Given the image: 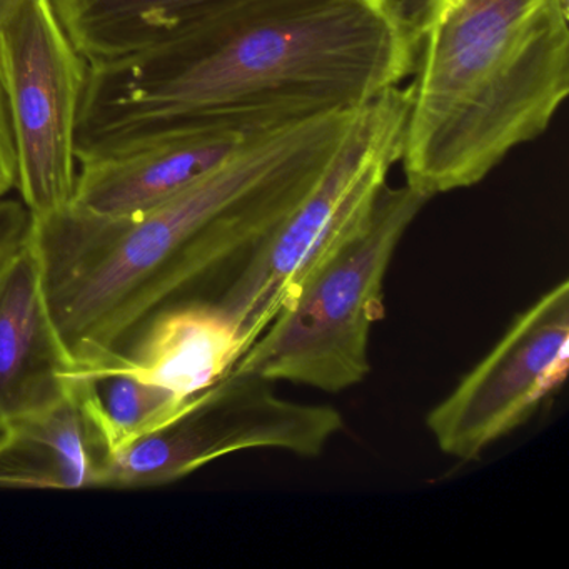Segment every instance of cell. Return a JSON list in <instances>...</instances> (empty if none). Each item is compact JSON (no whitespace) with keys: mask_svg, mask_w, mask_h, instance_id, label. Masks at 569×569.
<instances>
[{"mask_svg":"<svg viewBox=\"0 0 569 569\" xmlns=\"http://www.w3.org/2000/svg\"><path fill=\"white\" fill-rule=\"evenodd\" d=\"M18 188V142L9 99L8 61L0 34V199Z\"/></svg>","mask_w":569,"mask_h":569,"instance_id":"15","label":"cell"},{"mask_svg":"<svg viewBox=\"0 0 569 569\" xmlns=\"http://www.w3.org/2000/svg\"><path fill=\"white\" fill-rule=\"evenodd\" d=\"M28 0H0V29L4 28Z\"/></svg>","mask_w":569,"mask_h":569,"instance_id":"17","label":"cell"},{"mask_svg":"<svg viewBox=\"0 0 569 569\" xmlns=\"http://www.w3.org/2000/svg\"><path fill=\"white\" fill-rule=\"evenodd\" d=\"M412 82L399 164L428 198L485 181L569 94V0H398Z\"/></svg>","mask_w":569,"mask_h":569,"instance_id":"3","label":"cell"},{"mask_svg":"<svg viewBox=\"0 0 569 569\" xmlns=\"http://www.w3.org/2000/svg\"><path fill=\"white\" fill-rule=\"evenodd\" d=\"M18 142V191L32 218L71 204L79 112L89 64L62 28L51 0H28L0 29Z\"/></svg>","mask_w":569,"mask_h":569,"instance_id":"7","label":"cell"},{"mask_svg":"<svg viewBox=\"0 0 569 569\" xmlns=\"http://www.w3.org/2000/svg\"><path fill=\"white\" fill-rule=\"evenodd\" d=\"M224 0H51L56 16L88 64L151 48Z\"/></svg>","mask_w":569,"mask_h":569,"instance_id":"13","label":"cell"},{"mask_svg":"<svg viewBox=\"0 0 569 569\" xmlns=\"http://www.w3.org/2000/svg\"><path fill=\"white\" fill-rule=\"evenodd\" d=\"M112 456L74 378L64 401L0 435V488H106Z\"/></svg>","mask_w":569,"mask_h":569,"instance_id":"12","label":"cell"},{"mask_svg":"<svg viewBox=\"0 0 569 569\" xmlns=\"http://www.w3.org/2000/svg\"><path fill=\"white\" fill-rule=\"evenodd\" d=\"M74 378L29 238L0 262V435L64 401Z\"/></svg>","mask_w":569,"mask_h":569,"instance_id":"10","label":"cell"},{"mask_svg":"<svg viewBox=\"0 0 569 569\" xmlns=\"http://www.w3.org/2000/svg\"><path fill=\"white\" fill-rule=\"evenodd\" d=\"M76 379L114 452L164 425L188 401L116 365L81 369Z\"/></svg>","mask_w":569,"mask_h":569,"instance_id":"14","label":"cell"},{"mask_svg":"<svg viewBox=\"0 0 569 569\" xmlns=\"http://www.w3.org/2000/svg\"><path fill=\"white\" fill-rule=\"evenodd\" d=\"M268 379L232 369L192 396L154 431L112 456L106 488L142 489L171 485L234 452L274 449L318 458L345 429L338 409L289 401Z\"/></svg>","mask_w":569,"mask_h":569,"instance_id":"6","label":"cell"},{"mask_svg":"<svg viewBox=\"0 0 569 569\" xmlns=\"http://www.w3.org/2000/svg\"><path fill=\"white\" fill-rule=\"evenodd\" d=\"M356 111L256 132L142 214L101 218L68 206L32 218L49 315L76 371L121 358L162 309L241 268L315 188Z\"/></svg>","mask_w":569,"mask_h":569,"instance_id":"2","label":"cell"},{"mask_svg":"<svg viewBox=\"0 0 569 569\" xmlns=\"http://www.w3.org/2000/svg\"><path fill=\"white\" fill-rule=\"evenodd\" d=\"M246 349L226 309L216 299L196 298L162 309L109 365L189 399L228 376Z\"/></svg>","mask_w":569,"mask_h":569,"instance_id":"11","label":"cell"},{"mask_svg":"<svg viewBox=\"0 0 569 569\" xmlns=\"http://www.w3.org/2000/svg\"><path fill=\"white\" fill-rule=\"evenodd\" d=\"M256 132L222 122H176L78 148L69 206L101 218L142 214L214 171Z\"/></svg>","mask_w":569,"mask_h":569,"instance_id":"9","label":"cell"},{"mask_svg":"<svg viewBox=\"0 0 569 569\" xmlns=\"http://www.w3.org/2000/svg\"><path fill=\"white\" fill-rule=\"evenodd\" d=\"M408 111V86L388 89L359 108L315 188L216 298L248 348L299 288L365 228L401 159Z\"/></svg>","mask_w":569,"mask_h":569,"instance_id":"5","label":"cell"},{"mask_svg":"<svg viewBox=\"0 0 569 569\" xmlns=\"http://www.w3.org/2000/svg\"><path fill=\"white\" fill-rule=\"evenodd\" d=\"M411 72L398 0H224L151 48L89 64L76 149L176 122L266 131L355 111Z\"/></svg>","mask_w":569,"mask_h":569,"instance_id":"1","label":"cell"},{"mask_svg":"<svg viewBox=\"0 0 569 569\" xmlns=\"http://www.w3.org/2000/svg\"><path fill=\"white\" fill-rule=\"evenodd\" d=\"M32 222L31 211L21 199H0V262L29 241Z\"/></svg>","mask_w":569,"mask_h":569,"instance_id":"16","label":"cell"},{"mask_svg":"<svg viewBox=\"0 0 569 569\" xmlns=\"http://www.w3.org/2000/svg\"><path fill=\"white\" fill-rule=\"evenodd\" d=\"M431 198L386 184L365 228L279 309L236 369L325 392L361 385L369 339L385 315V279L409 226Z\"/></svg>","mask_w":569,"mask_h":569,"instance_id":"4","label":"cell"},{"mask_svg":"<svg viewBox=\"0 0 569 569\" xmlns=\"http://www.w3.org/2000/svg\"><path fill=\"white\" fill-rule=\"evenodd\" d=\"M569 372V281L516 316L495 348L426 416L446 456L478 461L522 428L565 385Z\"/></svg>","mask_w":569,"mask_h":569,"instance_id":"8","label":"cell"}]
</instances>
